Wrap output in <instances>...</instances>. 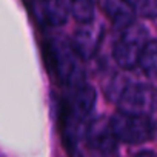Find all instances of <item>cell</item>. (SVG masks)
I'll use <instances>...</instances> for the list:
<instances>
[{
  "mask_svg": "<svg viewBox=\"0 0 157 157\" xmlns=\"http://www.w3.org/2000/svg\"><path fill=\"white\" fill-rule=\"evenodd\" d=\"M86 142L93 151H97L103 157H111L116 154L117 140L111 134L108 122L103 119L94 120L86 129Z\"/></svg>",
  "mask_w": 157,
  "mask_h": 157,
  "instance_id": "obj_6",
  "label": "cell"
},
{
  "mask_svg": "<svg viewBox=\"0 0 157 157\" xmlns=\"http://www.w3.org/2000/svg\"><path fill=\"white\" fill-rule=\"evenodd\" d=\"M39 14L45 23L51 26H62L68 20L69 10L63 0H42L39 3Z\"/></svg>",
  "mask_w": 157,
  "mask_h": 157,
  "instance_id": "obj_8",
  "label": "cell"
},
{
  "mask_svg": "<svg viewBox=\"0 0 157 157\" xmlns=\"http://www.w3.org/2000/svg\"><path fill=\"white\" fill-rule=\"evenodd\" d=\"M125 86H126V82L123 77H114L106 88V96H109L111 100H117L120 97L122 91L125 90Z\"/></svg>",
  "mask_w": 157,
  "mask_h": 157,
  "instance_id": "obj_12",
  "label": "cell"
},
{
  "mask_svg": "<svg viewBox=\"0 0 157 157\" xmlns=\"http://www.w3.org/2000/svg\"><path fill=\"white\" fill-rule=\"evenodd\" d=\"M148 40L149 34L143 25L134 22L128 28H125L113 49V56L117 65L123 69L136 68L139 56L145 48V45L148 43Z\"/></svg>",
  "mask_w": 157,
  "mask_h": 157,
  "instance_id": "obj_3",
  "label": "cell"
},
{
  "mask_svg": "<svg viewBox=\"0 0 157 157\" xmlns=\"http://www.w3.org/2000/svg\"><path fill=\"white\" fill-rule=\"evenodd\" d=\"M43 57L48 71L63 85L75 88L85 83V71L77 60L71 45L60 39H48L43 43Z\"/></svg>",
  "mask_w": 157,
  "mask_h": 157,
  "instance_id": "obj_1",
  "label": "cell"
},
{
  "mask_svg": "<svg viewBox=\"0 0 157 157\" xmlns=\"http://www.w3.org/2000/svg\"><path fill=\"white\" fill-rule=\"evenodd\" d=\"M63 102L74 117H77L78 120H83L93 111V108L97 102V94L91 85L82 83V85L72 88L71 96L68 99H65Z\"/></svg>",
  "mask_w": 157,
  "mask_h": 157,
  "instance_id": "obj_7",
  "label": "cell"
},
{
  "mask_svg": "<svg viewBox=\"0 0 157 157\" xmlns=\"http://www.w3.org/2000/svg\"><path fill=\"white\" fill-rule=\"evenodd\" d=\"M103 39V28L102 25H94V22L91 23H85L78 28L71 40V48L75 52L77 57L80 59H91L99 46L100 42Z\"/></svg>",
  "mask_w": 157,
  "mask_h": 157,
  "instance_id": "obj_5",
  "label": "cell"
},
{
  "mask_svg": "<svg viewBox=\"0 0 157 157\" xmlns=\"http://www.w3.org/2000/svg\"><path fill=\"white\" fill-rule=\"evenodd\" d=\"M137 66L146 74V75H154L155 69H157V45L154 39H149L148 43L145 45V48L142 49L139 60H137Z\"/></svg>",
  "mask_w": 157,
  "mask_h": 157,
  "instance_id": "obj_11",
  "label": "cell"
},
{
  "mask_svg": "<svg viewBox=\"0 0 157 157\" xmlns=\"http://www.w3.org/2000/svg\"><path fill=\"white\" fill-rule=\"evenodd\" d=\"M125 2H126V3H128V5L132 8V10H137V8H139V5L143 2V0H125Z\"/></svg>",
  "mask_w": 157,
  "mask_h": 157,
  "instance_id": "obj_14",
  "label": "cell"
},
{
  "mask_svg": "<svg viewBox=\"0 0 157 157\" xmlns=\"http://www.w3.org/2000/svg\"><path fill=\"white\" fill-rule=\"evenodd\" d=\"M134 157H155V152H154V151H151V149H145V151L137 152Z\"/></svg>",
  "mask_w": 157,
  "mask_h": 157,
  "instance_id": "obj_13",
  "label": "cell"
},
{
  "mask_svg": "<svg viewBox=\"0 0 157 157\" xmlns=\"http://www.w3.org/2000/svg\"><path fill=\"white\" fill-rule=\"evenodd\" d=\"M117 102L120 113L148 117L155 106V91L151 85L129 83L125 86Z\"/></svg>",
  "mask_w": 157,
  "mask_h": 157,
  "instance_id": "obj_4",
  "label": "cell"
},
{
  "mask_svg": "<svg viewBox=\"0 0 157 157\" xmlns=\"http://www.w3.org/2000/svg\"><path fill=\"white\" fill-rule=\"evenodd\" d=\"M68 10L72 14V17L77 22H80L82 25L91 23L94 20V16H96L94 0H69Z\"/></svg>",
  "mask_w": 157,
  "mask_h": 157,
  "instance_id": "obj_10",
  "label": "cell"
},
{
  "mask_svg": "<svg viewBox=\"0 0 157 157\" xmlns=\"http://www.w3.org/2000/svg\"><path fill=\"white\" fill-rule=\"evenodd\" d=\"M103 10L114 26L122 31L134 23V10L125 0H103Z\"/></svg>",
  "mask_w": 157,
  "mask_h": 157,
  "instance_id": "obj_9",
  "label": "cell"
},
{
  "mask_svg": "<svg viewBox=\"0 0 157 157\" xmlns=\"http://www.w3.org/2000/svg\"><path fill=\"white\" fill-rule=\"evenodd\" d=\"M116 140L128 145H140L152 139L154 125L146 116H134L117 111L108 122Z\"/></svg>",
  "mask_w": 157,
  "mask_h": 157,
  "instance_id": "obj_2",
  "label": "cell"
}]
</instances>
